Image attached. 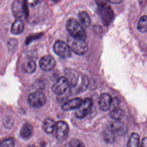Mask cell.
I'll list each match as a JSON object with an SVG mask.
<instances>
[{"label": "cell", "instance_id": "6da1fadb", "mask_svg": "<svg viewBox=\"0 0 147 147\" xmlns=\"http://www.w3.org/2000/svg\"><path fill=\"white\" fill-rule=\"evenodd\" d=\"M66 28L71 36L75 38L84 40L86 38V32L83 26L75 19L71 18L68 20Z\"/></svg>", "mask_w": 147, "mask_h": 147}, {"label": "cell", "instance_id": "7a4b0ae2", "mask_svg": "<svg viewBox=\"0 0 147 147\" xmlns=\"http://www.w3.org/2000/svg\"><path fill=\"white\" fill-rule=\"evenodd\" d=\"M98 13L105 25H109L114 18V14L111 7L107 3L99 6Z\"/></svg>", "mask_w": 147, "mask_h": 147}, {"label": "cell", "instance_id": "3957f363", "mask_svg": "<svg viewBox=\"0 0 147 147\" xmlns=\"http://www.w3.org/2000/svg\"><path fill=\"white\" fill-rule=\"evenodd\" d=\"M28 102L33 107H41L46 102L45 95L40 91L32 92L28 96Z\"/></svg>", "mask_w": 147, "mask_h": 147}, {"label": "cell", "instance_id": "277c9868", "mask_svg": "<svg viewBox=\"0 0 147 147\" xmlns=\"http://www.w3.org/2000/svg\"><path fill=\"white\" fill-rule=\"evenodd\" d=\"M27 4L22 3L20 0H14L12 3L11 11L16 18L21 19L23 17H26L28 15Z\"/></svg>", "mask_w": 147, "mask_h": 147}, {"label": "cell", "instance_id": "5b68a950", "mask_svg": "<svg viewBox=\"0 0 147 147\" xmlns=\"http://www.w3.org/2000/svg\"><path fill=\"white\" fill-rule=\"evenodd\" d=\"M53 50L56 54L64 59L68 58L71 55V49L69 46L61 40H57L55 42Z\"/></svg>", "mask_w": 147, "mask_h": 147}, {"label": "cell", "instance_id": "8992f818", "mask_svg": "<svg viewBox=\"0 0 147 147\" xmlns=\"http://www.w3.org/2000/svg\"><path fill=\"white\" fill-rule=\"evenodd\" d=\"M71 51L78 55H83L87 53L88 47L84 40L72 37L70 47Z\"/></svg>", "mask_w": 147, "mask_h": 147}, {"label": "cell", "instance_id": "52a82bcc", "mask_svg": "<svg viewBox=\"0 0 147 147\" xmlns=\"http://www.w3.org/2000/svg\"><path fill=\"white\" fill-rule=\"evenodd\" d=\"M92 106V100L91 98H86L83 100L75 111V116L79 119L84 118L89 113Z\"/></svg>", "mask_w": 147, "mask_h": 147}, {"label": "cell", "instance_id": "ba28073f", "mask_svg": "<svg viewBox=\"0 0 147 147\" xmlns=\"http://www.w3.org/2000/svg\"><path fill=\"white\" fill-rule=\"evenodd\" d=\"M56 137L60 141H63L67 139L69 133V126L68 124L63 121H58L55 124Z\"/></svg>", "mask_w": 147, "mask_h": 147}, {"label": "cell", "instance_id": "9c48e42d", "mask_svg": "<svg viewBox=\"0 0 147 147\" xmlns=\"http://www.w3.org/2000/svg\"><path fill=\"white\" fill-rule=\"evenodd\" d=\"M107 127L115 134H117L119 136L125 135L128 130L127 126L119 120L109 122L107 125Z\"/></svg>", "mask_w": 147, "mask_h": 147}, {"label": "cell", "instance_id": "30bf717a", "mask_svg": "<svg viewBox=\"0 0 147 147\" xmlns=\"http://www.w3.org/2000/svg\"><path fill=\"white\" fill-rule=\"evenodd\" d=\"M69 88V83L65 76H61L52 86V92L57 95H61Z\"/></svg>", "mask_w": 147, "mask_h": 147}, {"label": "cell", "instance_id": "8fae6325", "mask_svg": "<svg viewBox=\"0 0 147 147\" xmlns=\"http://www.w3.org/2000/svg\"><path fill=\"white\" fill-rule=\"evenodd\" d=\"M88 84H89V81H88V77L85 75L80 74L79 79L76 86L72 89L69 88L70 90V92L71 93L74 92V94H76L83 92L86 91V90L87 88Z\"/></svg>", "mask_w": 147, "mask_h": 147}, {"label": "cell", "instance_id": "7c38bea8", "mask_svg": "<svg viewBox=\"0 0 147 147\" xmlns=\"http://www.w3.org/2000/svg\"><path fill=\"white\" fill-rule=\"evenodd\" d=\"M56 65V61L54 58L50 55H45L42 56L39 61L40 68L44 71L52 70Z\"/></svg>", "mask_w": 147, "mask_h": 147}, {"label": "cell", "instance_id": "4fadbf2b", "mask_svg": "<svg viewBox=\"0 0 147 147\" xmlns=\"http://www.w3.org/2000/svg\"><path fill=\"white\" fill-rule=\"evenodd\" d=\"M65 75L69 83V88H74L79 79L80 74L76 71L72 69H67L65 71Z\"/></svg>", "mask_w": 147, "mask_h": 147}, {"label": "cell", "instance_id": "5bb4252c", "mask_svg": "<svg viewBox=\"0 0 147 147\" xmlns=\"http://www.w3.org/2000/svg\"><path fill=\"white\" fill-rule=\"evenodd\" d=\"M113 99L110 94L107 93L102 94L99 99L98 105L99 108L102 111H107L111 107Z\"/></svg>", "mask_w": 147, "mask_h": 147}, {"label": "cell", "instance_id": "9a60e30c", "mask_svg": "<svg viewBox=\"0 0 147 147\" xmlns=\"http://www.w3.org/2000/svg\"><path fill=\"white\" fill-rule=\"evenodd\" d=\"M82 102V99L81 98H75L63 103V105L61 106V109L64 111L76 109L78 107H79Z\"/></svg>", "mask_w": 147, "mask_h": 147}, {"label": "cell", "instance_id": "2e32d148", "mask_svg": "<svg viewBox=\"0 0 147 147\" xmlns=\"http://www.w3.org/2000/svg\"><path fill=\"white\" fill-rule=\"evenodd\" d=\"M24 29V24L21 19L17 18L11 26V32L14 34H19L22 33Z\"/></svg>", "mask_w": 147, "mask_h": 147}, {"label": "cell", "instance_id": "e0dca14e", "mask_svg": "<svg viewBox=\"0 0 147 147\" xmlns=\"http://www.w3.org/2000/svg\"><path fill=\"white\" fill-rule=\"evenodd\" d=\"M33 133V127L29 123H25L20 130V136L24 139L29 138Z\"/></svg>", "mask_w": 147, "mask_h": 147}, {"label": "cell", "instance_id": "ac0fdd59", "mask_svg": "<svg viewBox=\"0 0 147 147\" xmlns=\"http://www.w3.org/2000/svg\"><path fill=\"white\" fill-rule=\"evenodd\" d=\"M55 122L51 118H46L42 123V129L47 134H52L55 128Z\"/></svg>", "mask_w": 147, "mask_h": 147}, {"label": "cell", "instance_id": "d6986e66", "mask_svg": "<svg viewBox=\"0 0 147 147\" xmlns=\"http://www.w3.org/2000/svg\"><path fill=\"white\" fill-rule=\"evenodd\" d=\"M22 68L24 72L27 74H32L36 70V64L33 60H27L22 64Z\"/></svg>", "mask_w": 147, "mask_h": 147}, {"label": "cell", "instance_id": "ffe728a7", "mask_svg": "<svg viewBox=\"0 0 147 147\" xmlns=\"http://www.w3.org/2000/svg\"><path fill=\"white\" fill-rule=\"evenodd\" d=\"M125 111L123 110L120 108H115L112 110L110 113V117L114 120H121L125 116Z\"/></svg>", "mask_w": 147, "mask_h": 147}, {"label": "cell", "instance_id": "44dd1931", "mask_svg": "<svg viewBox=\"0 0 147 147\" xmlns=\"http://www.w3.org/2000/svg\"><path fill=\"white\" fill-rule=\"evenodd\" d=\"M103 137L106 143L111 144L115 140V134L107 127L103 132Z\"/></svg>", "mask_w": 147, "mask_h": 147}, {"label": "cell", "instance_id": "7402d4cb", "mask_svg": "<svg viewBox=\"0 0 147 147\" xmlns=\"http://www.w3.org/2000/svg\"><path fill=\"white\" fill-rule=\"evenodd\" d=\"M137 29L141 33H145L147 30V17L143 16L140 18L137 24Z\"/></svg>", "mask_w": 147, "mask_h": 147}, {"label": "cell", "instance_id": "603a6c76", "mask_svg": "<svg viewBox=\"0 0 147 147\" xmlns=\"http://www.w3.org/2000/svg\"><path fill=\"white\" fill-rule=\"evenodd\" d=\"M140 136L136 133H133L131 134L127 144L128 147H137L139 145Z\"/></svg>", "mask_w": 147, "mask_h": 147}, {"label": "cell", "instance_id": "cb8c5ba5", "mask_svg": "<svg viewBox=\"0 0 147 147\" xmlns=\"http://www.w3.org/2000/svg\"><path fill=\"white\" fill-rule=\"evenodd\" d=\"M78 18L81 24L84 26H89L91 23L90 18L88 14L85 11H81L78 14Z\"/></svg>", "mask_w": 147, "mask_h": 147}, {"label": "cell", "instance_id": "d4e9b609", "mask_svg": "<svg viewBox=\"0 0 147 147\" xmlns=\"http://www.w3.org/2000/svg\"><path fill=\"white\" fill-rule=\"evenodd\" d=\"M2 123L5 128L10 129L14 125V120L10 115H6L3 118Z\"/></svg>", "mask_w": 147, "mask_h": 147}, {"label": "cell", "instance_id": "484cf974", "mask_svg": "<svg viewBox=\"0 0 147 147\" xmlns=\"http://www.w3.org/2000/svg\"><path fill=\"white\" fill-rule=\"evenodd\" d=\"M15 145L14 139L13 138H9L0 141V147L3 146H14Z\"/></svg>", "mask_w": 147, "mask_h": 147}, {"label": "cell", "instance_id": "4316f807", "mask_svg": "<svg viewBox=\"0 0 147 147\" xmlns=\"http://www.w3.org/2000/svg\"><path fill=\"white\" fill-rule=\"evenodd\" d=\"M18 44L17 40L15 38H11L8 41L7 47L10 50H13Z\"/></svg>", "mask_w": 147, "mask_h": 147}, {"label": "cell", "instance_id": "83f0119b", "mask_svg": "<svg viewBox=\"0 0 147 147\" xmlns=\"http://www.w3.org/2000/svg\"><path fill=\"white\" fill-rule=\"evenodd\" d=\"M69 146H76V147H79V146H84V144L80 141L79 140L77 139H72L70 143H69Z\"/></svg>", "mask_w": 147, "mask_h": 147}, {"label": "cell", "instance_id": "f1b7e54d", "mask_svg": "<svg viewBox=\"0 0 147 147\" xmlns=\"http://www.w3.org/2000/svg\"><path fill=\"white\" fill-rule=\"evenodd\" d=\"M38 1L39 0H25V2L27 5L30 7H33L36 6L38 3Z\"/></svg>", "mask_w": 147, "mask_h": 147}, {"label": "cell", "instance_id": "f546056e", "mask_svg": "<svg viewBox=\"0 0 147 147\" xmlns=\"http://www.w3.org/2000/svg\"><path fill=\"white\" fill-rule=\"evenodd\" d=\"M95 2H96V3L97 4L98 6L107 3L106 0H95Z\"/></svg>", "mask_w": 147, "mask_h": 147}, {"label": "cell", "instance_id": "4dcf8cb0", "mask_svg": "<svg viewBox=\"0 0 147 147\" xmlns=\"http://www.w3.org/2000/svg\"><path fill=\"white\" fill-rule=\"evenodd\" d=\"M141 146L143 147H146L147 146V140L146 137H144L142 140Z\"/></svg>", "mask_w": 147, "mask_h": 147}, {"label": "cell", "instance_id": "1f68e13d", "mask_svg": "<svg viewBox=\"0 0 147 147\" xmlns=\"http://www.w3.org/2000/svg\"><path fill=\"white\" fill-rule=\"evenodd\" d=\"M107 1L112 3H115V4H118L121 3V2L123 1V0H106Z\"/></svg>", "mask_w": 147, "mask_h": 147}, {"label": "cell", "instance_id": "d6a6232c", "mask_svg": "<svg viewBox=\"0 0 147 147\" xmlns=\"http://www.w3.org/2000/svg\"><path fill=\"white\" fill-rule=\"evenodd\" d=\"M53 2H54L55 3H56V2H59V0H52Z\"/></svg>", "mask_w": 147, "mask_h": 147}]
</instances>
